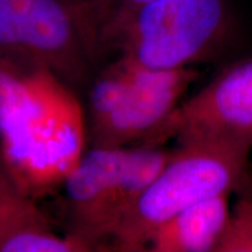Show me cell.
I'll use <instances>...</instances> for the list:
<instances>
[{
    "label": "cell",
    "instance_id": "cell-1",
    "mask_svg": "<svg viewBox=\"0 0 252 252\" xmlns=\"http://www.w3.org/2000/svg\"><path fill=\"white\" fill-rule=\"evenodd\" d=\"M109 238V250L147 251L154 232L182 210L229 194L241 181L250 141L195 139L178 144Z\"/></svg>",
    "mask_w": 252,
    "mask_h": 252
},
{
    "label": "cell",
    "instance_id": "cell-2",
    "mask_svg": "<svg viewBox=\"0 0 252 252\" xmlns=\"http://www.w3.org/2000/svg\"><path fill=\"white\" fill-rule=\"evenodd\" d=\"M87 124L72 89L54 78L35 108L0 134V162L36 198L64 182L83 157Z\"/></svg>",
    "mask_w": 252,
    "mask_h": 252
},
{
    "label": "cell",
    "instance_id": "cell-3",
    "mask_svg": "<svg viewBox=\"0 0 252 252\" xmlns=\"http://www.w3.org/2000/svg\"><path fill=\"white\" fill-rule=\"evenodd\" d=\"M224 0H156L126 19L105 49L150 69L190 67L210 54L224 36Z\"/></svg>",
    "mask_w": 252,
    "mask_h": 252
},
{
    "label": "cell",
    "instance_id": "cell-4",
    "mask_svg": "<svg viewBox=\"0 0 252 252\" xmlns=\"http://www.w3.org/2000/svg\"><path fill=\"white\" fill-rule=\"evenodd\" d=\"M195 139L252 143V58L224 69L169 113L138 146L159 147Z\"/></svg>",
    "mask_w": 252,
    "mask_h": 252
},
{
    "label": "cell",
    "instance_id": "cell-5",
    "mask_svg": "<svg viewBox=\"0 0 252 252\" xmlns=\"http://www.w3.org/2000/svg\"><path fill=\"white\" fill-rule=\"evenodd\" d=\"M126 74L125 93L116 109L100 124L89 128L93 147H126L140 143L179 105V100L196 81L190 67L150 69L118 59Z\"/></svg>",
    "mask_w": 252,
    "mask_h": 252
},
{
    "label": "cell",
    "instance_id": "cell-6",
    "mask_svg": "<svg viewBox=\"0 0 252 252\" xmlns=\"http://www.w3.org/2000/svg\"><path fill=\"white\" fill-rule=\"evenodd\" d=\"M21 36L31 62L74 89L94 61L76 8L65 0H18Z\"/></svg>",
    "mask_w": 252,
    "mask_h": 252
},
{
    "label": "cell",
    "instance_id": "cell-7",
    "mask_svg": "<svg viewBox=\"0 0 252 252\" xmlns=\"http://www.w3.org/2000/svg\"><path fill=\"white\" fill-rule=\"evenodd\" d=\"M127 154L128 147H93L62 184L70 223L68 234L94 250L106 248L110 208Z\"/></svg>",
    "mask_w": 252,
    "mask_h": 252
},
{
    "label": "cell",
    "instance_id": "cell-8",
    "mask_svg": "<svg viewBox=\"0 0 252 252\" xmlns=\"http://www.w3.org/2000/svg\"><path fill=\"white\" fill-rule=\"evenodd\" d=\"M228 195L208 198L163 223L151 238V252H215L229 217Z\"/></svg>",
    "mask_w": 252,
    "mask_h": 252
},
{
    "label": "cell",
    "instance_id": "cell-9",
    "mask_svg": "<svg viewBox=\"0 0 252 252\" xmlns=\"http://www.w3.org/2000/svg\"><path fill=\"white\" fill-rule=\"evenodd\" d=\"M53 78L46 69L0 55V134L35 108Z\"/></svg>",
    "mask_w": 252,
    "mask_h": 252
},
{
    "label": "cell",
    "instance_id": "cell-10",
    "mask_svg": "<svg viewBox=\"0 0 252 252\" xmlns=\"http://www.w3.org/2000/svg\"><path fill=\"white\" fill-rule=\"evenodd\" d=\"M33 226H50L49 220L34 200L21 193L0 162V238Z\"/></svg>",
    "mask_w": 252,
    "mask_h": 252
},
{
    "label": "cell",
    "instance_id": "cell-11",
    "mask_svg": "<svg viewBox=\"0 0 252 252\" xmlns=\"http://www.w3.org/2000/svg\"><path fill=\"white\" fill-rule=\"evenodd\" d=\"M94 251L87 242L70 234L59 236L50 226H33L0 238V252H84Z\"/></svg>",
    "mask_w": 252,
    "mask_h": 252
},
{
    "label": "cell",
    "instance_id": "cell-12",
    "mask_svg": "<svg viewBox=\"0 0 252 252\" xmlns=\"http://www.w3.org/2000/svg\"><path fill=\"white\" fill-rule=\"evenodd\" d=\"M215 252H252V197L239 198L228 220Z\"/></svg>",
    "mask_w": 252,
    "mask_h": 252
},
{
    "label": "cell",
    "instance_id": "cell-13",
    "mask_svg": "<svg viewBox=\"0 0 252 252\" xmlns=\"http://www.w3.org/2000/svg\"><path fill=\"white\" fill-rule=\"evenodd\" d=\"M0 55L21 64L35 67L28 58L23 42L18 0H0Z\"/></svg>",
    "mask_w": 252,
    "mask_h": 252
},
{
    "label": "cell",
    "instance_id": "cell-14",
    "mask_svg": "<svg viewBox=\"0 0 252 252\" xmlns=\"http://www.w3.org/2000/svg\"><path fill=\"white\" fill-rule=\"evenodd\" d=\"M153 1L156 0H111L104 23L98 32V35H97V56L102 54L110 39L125 23L126 19L141 6Z\"/></svg>",
    "mask_w": 252,
    "mask_h": 252
},
{
    "label": "cell",
    "instance_id": "cell-15",
    "mask_svg": "<svg viewBox=\"0 0 252 252\" xmlns=\"http://www.w3.org/2000/svg\"><path fill=\"white\" fill-rule=\"evenodd\" d=\"M110 2L111 0H87L81 7L77 8L82 30L94 59L97 58V35L104 23Z\"/></svg>",
    "mask_w": 252,
    "mask_h": 252
}]
</instances>
